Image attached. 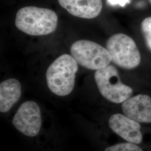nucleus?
Masks as SVG:
<instances>
[{"mask_svg": "<svg viewBox=\"0 0 151 151\" xmlns=\"http://www.w3.org/2000/svg\"><path fill=\"white\" fill-rule=\"evenodd\" d=\"M58 24V16L48 9L27 6L17 11L16 27L27 34L33 36L45 35L54 32Z\"/></svg>", "mask_w": 151, "mask_h": 151, "instance_id": "1", "label": "nucleus"}, {"mask_svg": "<svg viewBox=\"0 0 151 151\" xmlns=\"http://www.w3.org/2000/svg\"><path fill=\"white\" fill-rule=\"evenodd\" d=\"M78 64L72 55L63 54L49 65L46 79L49 90L56 95L65 96L73 90Z\"/></svg>", "mask_w": 151, "mask_h": 151, "instance_id": "2", "label": "nucleus"}, {"mask_svg": "<svg viewBox=\"0 0 151 151\" xmlns=\"http://www.w3.org/2000/svg\"><path fill=\"white\" fill-rule=\"evenodd\" d=\"M106 49L111 62L122 68L132 70L140 64V52L134 40L124 34H116L109 38Z\"/></svg>", "mask_w": 151, "mask_h": 151, "instance_id": "3", "label": "nucleus"}, {"mask_svg": "<svg viewBox=\"0 0 151 151\" xmlns=\"http://www.w3.org/2000/svg\"><path fill=\"white\" fill-rule=\"evenodd\" d=\"M95 80L100 93L110 102L123 103L132 95V88L121 82L117 69L112 65L96 70Z\"/></svg>", "mask_w": 151, "mask_h": 151, "instance_id": "4", "label": "nucleus"}, {"mask_svg": "<svg viewBox=\"0 0 151 151\" xmlns=\"http://www.w3.org/2000/svg\"><path fill=\"white\" fill-rule=\"evenodd\" d=\"M70 52L78 65L91 70L103 68L111 62L107 49L90 40L76 41L71 45Z\"/></svg>", "mask_w": 151, "mask_h": 151, "instance_id": "5", "label": "nucleus"}, {"mask_svg": "<svg viewBox=\"0 0 151 151\" xmlns=\"http://www.w3.org/2000/svg\"><path fill=\"white\" fill-rule=\"evenodd\" d=\"M12 124L27 137L38 135L42 127L41 111L38 104L32 101L22 103L13 118Z\"/></svg>", "mask_w": 151, "mask_h": 151, "instance_id": "6", "label": "nucleus"}, {"mask_svg": "<svg viewBox=\"0 0 151 151\" xmlns=\"http://www.w3.org/2000/svg\"><path fill=\"white\" fill-rule=\"evenodd\" d=\"M109 125L116 134L128 142L139 144L142 141L140 124L126 115L114 114L109 120Z\"/></svg>", "mask_w": 151, "mask_h": 151, "instance_id": "7", "label": "nucleus"}, {"mask_svg": "<svg viewBox=\"0 0 151 151\" xmlns=\"http://www.w3.org/2000/svg\"><path fill=\"white\" fill-rule=\"evenodd\" d=\"M124 115L138 123H151V97L139 94L123 103Z\"/></svg>", "mask_w": 151, "mask_h": 151, "instance_id": "8", "label": "nucleus"}, {"mask_svg": "<svg viewBox=\"0 0 151 151\" xmlns=\"http://www.w3.org/2000/svg\"><path fill=\"white\" fill-rule=\"evenodd\" d=\"M60 5L73 16L86 19L97 17L103 9L102 0H58Z\"/></svg>", "mask_w": 151, "mask_h": 151, "instance_id": "9", "label": "nucleus"}, {"mask_svg": "<svg viewBox=\"0 0 151 151\" xmlns=\"http://www.w3.org/2000/svg\"><path fill=\"white\" fill-rule=\"evenodd\" d=\"M22 94L20 82L15 78H10L0 84V111L7 113L19 100Z\"/></svg>", "mask_w": 151, "mask_h": 151, "instance_id": "10", "label": "nucleus"}, {"mask_svg": "<svg viewBox=\"0 0 151 151\" xmlns=\"http://www.w3.org/2000/svg\"><path fill=\"white\" fill-rule=\"evenodd\" d=\"M140 28L146 45L151 51V16L147 17L142 21Z\"/></svg>", "mask_w": 151, "mask_h": 151, "instance_id": "11", "label": "nucleus"}, {"mask_svg": "<svg viewBox=\"0 0 151 151\" xmlns=\"http://www.w3.org/2000/svg\"><path fill=\"white\" fill-rule=\"evenodd\" d=\"M105 151H143V150L132 143H118L114 146L109 147Z\"/></svg>", "mask_w": 151, "mask_h": 151, "instance_id": "12", "label": "nucleus"}, {"mask_svg": "<svg viewBox=\"0 0 151 151\" xmlns=\"http://www.w3.org/2000/svg\"><path fill=\"white\" fill-rule=\"evenodd\" d=\"M108 4L111 6L119 5L124 7L130 3V0H107Z\"/></svg>", "mask_w": 151, "mask_h": 151, "instance_id": "13", "label": "nucleus"}, {"mask_svg": "<svg viewBox=\"0 0 151 151\" xmlns=\"http://www.w3.org/2000/svg\"><path fill=\"white\" fill-rule=\"evenodd\" d=\"M149 1H150V4H151V0H149Z\"/></svg>", "mask_w": 151, "mask_h": 151, "instance_id": "14", "label": "nucleus"}]
</instances>
